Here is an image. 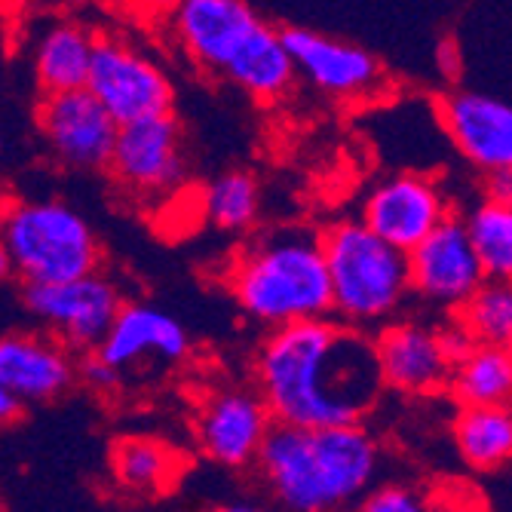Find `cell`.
<instances>
[{
  "instance_id": "cell-11",
  "label": "cell",
  "mask_w": 512,
  "mask_h": 512,
  "mask_svg": "<svg viewBox=\"0 0 512 512\" xmlns=\"http://www.w3.org/2000/svg\"><path fill=\"white\" fill-rule=\"evenodd\" d=\"M276 424L261 393L246 387L215 390L197 411V436L221 467H249L261 457V448Z\"/></svg>"
},
{
  "instance_id": "cell-12",
  "label": "cell",
  "mask_w": 512,
  "mask_h": 512,
  "mask_svg": "<svg viewBox=\"0 0 512 512\" xmlns=\"http://www.w3.org/2000/svg\"><path fill=\"white\" fill-rule=\"evenodd\" d=\"M445 218V194L424 175H390L362 200V221L405 252L421 246Z\"/></svg>"
},
{
  "instance_id": "cell-10",
  "label": "cell",
  "mask_w": 512,
  "mask_h": 512,
  "mask_svg": "<svg viewBox=\"0 0 512 512\" xmlns=\"http://www.w3.org/2000/svg\"><path fill=\"white\" fill-rule=\"evenodd\" d=\"M111 175L135 197H160L184 178L181 129L172 114L120 126L111 157Z\"/></svg>"
},
{
  "instance_id": "cell-3",
  "label": "cell",
  "mask_w": 512,
  "mask_h": 512,
  "mask_svg": "<svg viewBox=\"0 0 512 512\" xmlns=\"http://www.w3.org/2000/svg\"><path fill=\"white\" fill-rule=\"evenodd\" d=\"M230 289L243 313L267 329L335 313L322 237L307 230H283L249 246L230 270Z\"/></svg>"
},
{
  "instance_id": "cell-16",
  "label": "cell",
  "mask_w": 512,
  "mask_h": 512,
  "mask_svg": "<svg viewBox=\"0 0 512 512\" xmlns=\"http://www.w3.org/2000/svg\"><path fill=\"white\" fill-rule=\"evenodd\" d=\"M442 123L476 169H512V105L485 92H454L442 105Z\"/></svg>"
},
{
  "instance_id": "cell-5",
  "label": "cell",
  "mask_w": 512,
  "mask_h": 512,
  "mask_svg": "<svg viewBox=\"0 0 512 512\" xmlns=\"http://www.w3.org/2000/svg\"><path fill=\"white\" fill-rule=\"evenodd\" d=\"M102 261L89 221L62 200H16L4 212V267L34 283H68Z\"/></svg>"
},
{
  "instance_id": "cell-21",
  "label": "cell",
  "mask_w": 512,
  "mask_h": 512,
  "mask_svg": "<svg viewBox=\"0 0 512 512\" xmlns=\"http://www.w3.org/2000/svg\"><path fill=\"white\" fill-rule=\"evenodd\" d=\"M454 445L473 470H497L512 460V408L463 405L454 417Z\"/></svg>"
},
{
  "instance_id": "cell-25",
  "label": "cell",
  "mask_w": 512,
  "mask_h": 512,
  "mask_svg": "<svg viewBox=\"0 0 512 512\" xmlns=\"http://www.w3.org/2000/svg\"><path fill=\"white\" fill-rule=\"evenodd\" d=\"M467 227L485 264V273L494 279H512V203H479L470 212Z\"/></svg>"
},
{
  "instance_id": "cell-15",
  "label": "cell",
  "mask_w": 512,
  "mask_h": 512,
  "mask_svg": "<svg viewBox=\"0 0 512 512\" xmlns=\"http://www.w3.org/2000/svg\"><path fill=\"white\" fill-rule=\"evenodd\" d=\"M188 347V332L172 313L154 304H123L99 353L126 375L138 365H175L188 356Z\"/></svg>"
},
{
  "instance_id": "cell-31",
  "label": "cell",
  "mask_w": 512,
  "mask_h": 512,
  "mask_svg": "<svg viewBox=\"0 0 512 512\" xmlns=\"http://www.w3.org/2000/svg\"><path fill=\"white\" fill-rule=\"evenodd\" d=\"M22 408H25V402H22L16 393H10V390L0 387V417H4V424L16 421V417L22 414Z\"/></svg>"
},
{
  "instance_id": "cell-32",
  "label": "cell",
  "mask_w": 512,
  "mask_h": 512,
  "mask_svg": "<svg viewBox=\"0 0 512 512\" xmlns=\"http://www.w3.org/2000/svg\"><path fill=\"white\" fill-rule=\"evenodd\" d=\"M212 512H258V509L249 506V503H227V506H218V509H212Z\"/></svg>"
},
{
  "instance_id": "cell-29",
  "label": "cell",
  "mask_w": 512,
  "mask_h": 512,
  "mask_svg": "<svg viewBox=\"0 0 512 512\" xmlns=\"http://www.w3.org/2000/svg\"><path fill=\"white\" fill-rule=\"evenodd\" d=\"M439 338H442V347H445V353H448L451 362L463 359V356H467L476 347V338L467 332V325H463L460 319L451 322V325H445V329H439Z\"/></svg>"
},
{
  "instance_id": "cell-17",
  "label": "cell",
  "mask_w": 512,
  "mask_h": 512,
  "mask_svg": "<svg viewBox=\"0 0 512 512\" xmlns=\"http://www.w3.org/2000/svg\"><path fill=\"white\" fill-rule=\"evenodd\" d=\"M375 341L387 387L424 396L451 381L454 362L442 347L439 329H427L421 322H393L384 325Z\"/></svg>"
},
{
  "instance_id": "cell-8",
  "label": "cell",
  "mask_w": 512,
  "mask_h": 512,
  "mask_svg": "<svg viewBox=\"0 0 512 512\" xmlns=\"http://www.w3.org/2000/svg\"><path fill=\"white\" fill-rule=\"evenodd\" d=\"M86 89L120 126L172 114V83L163 68L123 40H99Z\"/></svg>"
},
{
  "instance_id": "cell-27",
  "label": "cell",
  "mask_w": 512,
  "mask_h": 512,
  "mask_svg": "<svg viewBox=\"0 0 512 512\" xmlns=\"http://www.w3.org/2000/svg\"><path fill=\"white\" fill-rule=\"evenodd\" d=\"M353 512H436V506L408 485L371 488Z\"/></svg>"
},
{
  "instance_id": "cell-2",
  "label": "cell",
  "mask_w": 512,
  "mask_h": 512,
  "mask_svg": "<svg viewBox=\"0 0 512 512\" xmlns=\"http://www.w3.org/2000/svg\"><path fill=\"white\" fill-rule=\"evenodd\" d=\"M258 467L289 512H353L375 488L381 448L362 424H273Z\"/></svg>"
},
{
  "instance_id": "cell-28",
  "label": "cell",
  "mask_w": 512,
  "mask_h": 512,
  "mask_svg": "<svg viewBox=\"0 0 512 512\" xmlns=\"http://www.w3.org/2000/svg\"><path fill=\"white\" fill-rule=\"evenodd\" d=\"M77 375L83 378L86 387L99 390V393H108V390H114V387L120 384V375H123V371H117L99 350H89V353L83 356L80 368H77Z\"/></svg>"
},
{
  "instance_id": "cell-23",
  "label": "cell",
  "mask_w": 512,
  "mask_h": 512,
  "mask_svg": "<svg viewBox=\"0 0 512 512\" xmlns=\"http://www.w3.org/2000/svg\"><path fill=\"white\" fill-rule=\"evenodd\" d=\"M114 479L132 494H160L178 473L175 451L148 436H126L111 451Z\"/></svg>"
},
{
  "instance_id": "cell-14",
  "label": "cell",
  "mask_w": 512,
  "mask_h": 512,
  "mask_svg": "<svg viewBox=\"0 0 512 512\" xmlns=\"http://www.w3.org/2000/svg\"><path fill=\"white\" fill-rule=\"evenodd\" d=\"M283 37L298 65V74L325 96L359 99L381 83L378 59L365 53L362 46L335 40L329 34H316L310 28H289L283 31Z\"/></svg>"
},
{
  "instance_id": "cell-20",
  "label": "cell",
  "mask_w": 512,
  "mask_h": 512,
  "mask_svg": "<svg viewBox=\"0 0 512 512\" xmlns=\"http://www.w3.org/2000/svg\"><path fill=\"white\" fill-rule=\"evenodd\" d=\"M99 40L86 28L62 22L53 25L37 43L34 53V74L43 92H68L83 89L92 74Z\"/></svg>"
},
{
  "instance_id": "cell-18",
  "label": "cell",
  "mask_w": 512,
  "mask_h": 512,
  "mask_svg": "<svg viewBox=\"0 0 512 512\" xmlns=\"http://www.w3.org/2000/svg\"><path fill=\"white\" fill-rule=\"evenodd\" d=\"M59 338L13 332L0 341V387L16 393L25 405L62 396L77 368Z\"/></svg>"
},
{
  "instance_id": "cell-30",
  "label": "cell",
  "mask_w": 512,
  "mask_h": 512,
  "mask_svg": "<svg viewBox=\"0 0 512 512\" xmlns=\"http://www.w3.org/2000/svg\"><path fill=\"white\" fill-rule=\"evenodd\" d=\"M485 194H488V200L512 203V169L488 172V178H485Z\"/></svg>"
},
{
  "instance_id": "cell-26",
  "label": "cell",
  "mask_w": 512,
  "mask_h": 512,
  "mask_svg": "<svg viewBox=\"0 0 512 512\" xmlns=\"http://www.w3.org/2000/svg\"><path fill=\"white\" fill-rule=\"evenodd\" d=\"M258 203L255 178L240 169L218 175L203 194V212L221 230H246L258 215Z\"/></svg>"
},
{
  "instance_id": "cell-9",
  "label": "cell",
  "mask_w": 512,
  "mask_h": 512,
  "mask_svg": "<svg viewBox=\"0 0 512 512\" xmlns=\"http://www.w3.org/2000/svg\"><path fill=\"white\" fill-rule=\"evenodd\" d=\"M408 261L411 289L439 307L460 310L488 279L467 218L460 221L448 215L421 246L408 252Z\"/></svg>"
},
{
  "instance_id": "cell-7",
  "label": "cell",
  "mask_w": 512,
  "mask_h": 512,
  "mask_svg": "<svg viewBox=\"0 0 512 512\" xmlns=\"http://www.w3.org/2000/svg\"><path fill=\"white\" fill-rule=\"evenodd\" d=\"M37 126L59 166L74 172H96L111 166L120 123L86 86L46 92L37 108Z\"/></svg>"
},
{
  "instance_id": "cell-19",
  "label": "cell",
  "mask_w": 512,
  "mask_h": 512,
  "mask_svg": "<svg viewBox=\"0 0 512 512\" xmlns=\"http://www.w3.org/2000/svg\"><path fill=\"white\" fill-rule=\"evenodd\" d=\"M295 74L298 65L289 53L283 31L270 28L267 22H261L249 34V40L240 46V53L224 68V77L258 102L283 99L295 83Z\"/></svg>"
},
{
  "instance_id": "cell-24",
  "label": "cell",
  "mask_w": 512,
  "mask_h": 512,
  "mask_svg": "<svg viewBox=\"0 0 512 512\" xmlns=\"http://www.w3.org/2000/svg\"><path fill=\"white\" fill-rule=\"evenodd\" d=\"M476 344L512 347V279L488 276L457 316Z\"/></svg>"
},
{
  "instance_id": "cell-13",
  "label": "cell",
  "mask_w": 512,
  "mask_h": 512,
  "mask_svg": "<svg viewBox=\"0 0 512 512\" xmlns=\"http://www.w3.org/2000/svg\"><path fill=\"white\" fill-rule=\"evenodd\" d=\"M264 19L243 0H175L172 34L181 50L206 71L224 74L240 46Z\"/></svg>"
},
{
  "instance_id": "cell-22",
  "label": "cell",
  "mask_w": 512,
  "mask_h": 512,
  "mask_svg": "<svg viewBox=\"0 0 512 512\" xmlns=\"http://www.w3.org/2000/svg\"><path fill=\"white\" fill-rule=\"evenodd\" d=\"M460 405H509L512 402V347L476 344L457 359L448 381Z\"/></svg>"
},
{
  "instance_id": "cell-1",
  "label": "cell",
  "mask_w": 512,
  "mask_h": 512,
  "mask_svg": "<svg viewBox=\"0 0 512 512\" xmlns=\"http://www.w3.org/2000/svg\"><path fill=\"white\" fill-rule=\"evenodd\" d=\"M255 381L276 421L295 427L362 424L387 387L378 341L329 319L270 329L255 359Z\"/></svg>"
},
{
  "instance_id": "cell-6",
  "label": "cell",
  "mask_w": 512,
  "mask_h": 512,
  "mask_svg": "<svg viewBox=\"0 0 512 512\" xmlns=\"http://www.w3.org/2000/svg\"><path fill=\"white\" fill-rule=\"evenodd\" d=\"M22 307L74 350H99L114 319L123 310V295L108 276L86 273L68 283L22 286Z\"/></svg>"
},
{
  "instance_id": "cell-4",
  "label": "cell",
  "mask_w": 512,
  "mask_h": 512,
  "mask_svg": "<svg viewBox=\"0 0 512 512\" xmlns=\"http://www.w3.org/2000/svg\"><path fill=\"white\" fill-rule=\"evenodd\" d=\"M322 252L332 276L335 313L356 329L390 319L408 289V252L359 221H338L322 234Z\"/></svg>"
}]
</instances>
